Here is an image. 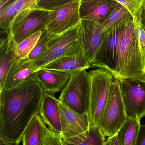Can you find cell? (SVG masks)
I'll return each instance as SVG.
<instances>
[{"instance_id": "cell-1", "label": "cell", "mask_w": 145, "mask_h": 145, "mask_svg": "<svg viewBox=\"0 0 145 145\" xmlns=\"http://www.w3.org/2000/svg\"><path fill=\"white\" fill-rule=\"evenodd\" d=\"M44 92L35 74L18 85L0 91V139L15 145L39 114Z\"/></svg>"}, {"instance_id": "cell-2", "label": "cell", "mask_w": 145, "mask_h": 145, "mask_svg": "<svg viewBox=\"0 0 145 145\" xmlns=\"http://www.w3.org/2000/svg\"><path fill=\"white\" fill-rule=\"evenodd\" d=\"M112 74L119 80L135 79L145 82V52L136 33L133 18L128 22L123 35Z\"/></svg>"}, {"instance_id": "cell-3", "label": "cell", "mask_w": 145, "mask_h": 145, "mask_svg": "<svg viewBox=\"0 0 145 145\" xmlns=\"http://www.w3.org/2000/svg\"><path fill=\"white\" fill-rule=\"evenodd\" d=\"M50 11L38 7L27 9L13 19L7 35L8 42L16 48L22 41L37 32L44 31L49 21Z\"/></svg>"}, {"instance_id": "cell-4", "label": "cell", "mask_w": 145, "mask_h": 145, "mask_svg": "<svg viewBox=\"0 0 145 145\" xmlns=\"http://www.w3.org/2000/svg\"><path fill=\"white\" fill-rule=\"evenodd\" d=\"M91 89L90 74L83 69L72 74L58 100L79 113L89 114Z\"/></svg>"}, {"instance_id": "cell-5", "label": "cell", "mask_w": 145, "mask_h": 145, "mask_svg": "<svg viewBox=\"0 0 145 145\" xmlns=\"http://www.w3.org/2000/svg\"><path fill=\"white\" fill-rule=\"evenodd\" d=\"M127 117L119 82L114 78L106 106L97 125L105 136L110 137L117 134Z\"/></svg>"}, {"instance_id": "cell-6", "label": "cell", "mask_w": 145, "mask_h": 145, "mask_svg": "<svg viewBox=\"0 0 145 145\" xmlns=\"http://www.w3.org/2000/svg\"><path fill=\"white\" fill-rule=\"evenodd\" d=\"M82 48L78 25L57 36L51 47L32 62V64L36 71L59 58L74 55Z\"/></svg>"}, {"instance_id": "cell-7", "label": "cell", "mask_w": 145, "mask_h": 145, "mask_svg": "<svg viewBox=\"0 0 145 145\" xmlns=\"http://www.w3.org/2000/svg\"><path fill=\"white\" fill-rule=\"evenodd\" d=\"M89 72L91 77L89 116L90 125H96L106 106L114 77L105 69H97Z\"/></svg>"}, {"instance_id": "cell-8", "label": "cell", "mask_w": 145, "mask_h": 145, "mask_svg": "<svg viewBox=\"0 0 145 145\" xmlns=\"http://www.w3.org/2000/svg\"><path fill=\"white\" fill-rule=\"evenodd\" d=\"M132 18L106 32L101 46L91 64V67L105 69L111 74L113 72L117 63L120 41L128 22Z\"/></svg>"}, {"instance_id": "cell-9", "label": "cell", "mask_w": 145, "mask_h": 145, "mask_svg": "<svg viewBox=\"0 0 145 145\" xmlns=\"http://www.w3.org/2000/svg\"><path fill=\"white\" fill-rule=\"evenodd\" d=\"M119 82L127 117L140 120L145 116V82L135 79Z\"/></svg>"}, {"instance_id": "cell-10", "label": "cell", "mask_w": 145, "mask_h": 145, "mask_svg": "<svg viewBox=\"0 0 145 145\" xmlns=\"http://www.w3.org/2000/svg\"><path fill=\"white\" fill-rule=\"evenodd\" d=\"M80 0H70L67 4L50 12L46 29L59 35L78 26L80 20Z\"/></svg>"}, {"instance_id": "cell-11", "label": "cell", "mask_w": 145, "mask_h": 145, "mask_svg": "<svg viewBox=\"0 0 145 145\" xmlns=\"http://www.w3.org/2000/svg\"><path fill=\"white\" fill-rule=\"evenodd\" d=\"M62 137L72 138L87 131L90 126L88 114H81L58 100Z\"/></svg>"}, {"instance_id": "cell-12", "label": "cell", "mask_w": 145, "mask_h": 145, "mask_svg": "<svg viewBox=\"0 0 145 145\" xmlns=\"http://www.w3.org/2000/svg\"><path fill=\"white\" fill-rule=\"evenodd\" d=\"M83 50L90 62H93L104 39L106 33H103L99 23L80 20L79 24Z\"/></svg>"}, {"instance_id": "cell-13", "label": "cell", "mask_w": 145, "mask_h": 145, "mask_svg": "<svg viewBox=\"0 0 145 145\" xmlns=\"http://www.w3.org/2000/svg\"><path fill=\"white\" fill-rule=\"evenodd\" d=\"M118 4L116 0H80V20L101 23Z\"/></svg>"}, {"instance_id": "cell-14", "label": "cell", "mask_w": 145, "mask_h": 145, "mask_svg": "<svg viewBox=\"0 0 145 145\" xmlns=\"http://www.w3.org/2000/svg\"><path fill=\"white\" fill-rule=\"evenodd\" d=\"M34 74L44 92L54 96L62 91L72 74L59 70L44 68L38 69Z\"/></svg>"}, {"instance_id": "cell-15", "label": "cell", "mask_w": 145, "mask_h": 145, "mask_svg": "<svg viewBox=\"0 0 145 145\" xmlns=\"http://www.w3.org/2000/svg\"><path fill=\"white\" fill-rule=\"evenodd\" d=\"M91 67L90 62L82 48L78 53L59 58L42 68L59 70L72 74Z\"/></svg>"}, {"instance_id": "cell-16", "label": "cell", "mask_w": 145, "mask_h": 145, "mask_svg": "<svg viewBox=\"0 0 145 145\" xmlns=\"http://www.w3.org/2000/svg\"><path fill=\"white\" fill-rule=\"evenodd\" d=\"M58 100L55 96L44 92L39 114L50 130L61 134V128Z\"/></svg>"}, {"instance_id": "cell-17", "label": "cell", "mask_w": 145, "mask_h": 145, "mask_svg": "<svg viewBox=\"0 0 145 145\" xmlns=\"http://www.w3.org/2000/svg\"><path fill=\"white\" fill-rule=\"evenodd\" d=\"M35 71L32 62L27 61L26 58L16 61L7 74L2 90L22 84L32 77Z\"/></svg>"}, {"instance_id": "cell-18", "label": "cell", "mask_w": 145, "mask_h": 145, "mask_svg": "<svg viewBox=\"0 0 145 145\" xmlns=\"http://www.w3.org/2000/svg\"><path fill=\"white\" fill-rule=\"evenodd\" d=\"M38 7L37 0H15L0 10L1 33H9L12 20L20 12L30 8Z\"/></svg>"}, {"instance_id": "cell-19", "label": "cell", "mask_w": 145, "mask_h": 145, "mask_svg": "<svg viewBox=\"0 0 145 145\" xmlns=\"http://www.w3.org/2000/svg\"><path fill=\"white\" fill-rule=\"evenodd\" d=\"M17 61L15 47L8 42L7 37L0 41V91L3 89L7 74Z\"/></svg>"}, {"instance_id": "cell-20", "label": "cell", "mask_w": 145, "mask_h": 145, "mask_svg": "<svg viewBox=\"0 0 145 145\" xmlns=\"http://www.w3.org/2000/svg\"><path fill=\"white\" fill-rule=\"evenodd\" d=\"M47 129L39 114H38L23 134L22 145H43V140Z\"/></svg>"}, {"instance_id": "cell-21", "label": "cell", "mask_w": 145, "mask_h": 145, "mask_svg": "<svg viewBox=\"0 0 145 145\" xmlns=\"http://www.w3.org/2000/svg\"><path fill=\"white\" fill-rule=\"evenodd\" d=\"M105 136L98 125H90L89 129L80 135L72 138H63L67 145H104Z\"/></svg>"}, {"instance_id": "cell-22", "label": "cell", "mask_w": 145, "mask_h": 145, "mask_svg": "<svg viewBox=\"0 0 145 145\" xmlns=\"http://www.w3.org/2000/svg\"><path fill=\"white\" fill-rule=\"evenodd\" d=\"M141 125L140 120L127 117L117 134L120 145H135Z\"/></svg>"}, {"instance_id": "cell-23", "label": "cell", "mask_w": 145, "mask_h": 145, "mask_svg": "<svg viewBox=\"0 0 145 145\" xmlns=\"http://www.w3.org/2000/svg\"><path fill=\"white\" fill-rule=\"evenodd\" d=\"M133 18L131 13L118 3L114 10L101 24L103 33H105L113 28L126 23Z\"/></svg>"}, {"instance_id": "cell-24", "label": "cell", "mask_w": 145, "mask_h": 145, "mask_svg": "<svg viewBox=\"0 0 145 145\" xmlns=\"http://www.w3.org/2000/svg\"><path fill=\"white\" fill-rule=\"evenodd\" d=\"M59 35L50 33L46 29L43 31L42 35L32 51L25 58L29 61L33 62L35 61L41 54L51 47L57 37Z\"/></svg>"}, {"instance_id": "cell-25", "label": "cell", "mask_w": 145, "mask_h": 145, "mask_svg": "<svg viewBox=\"0 0 145 145\" xmlns=\"http://www.w3.org/2000/svg\"><path fill=\"white\" fill-rule=\"evenodd\" d=\"M40 31L26 39L16 46L17 61L26 58L32 51L42 35Z\"/></svg>"}, {"instance_id": "cell-26", "label": "cell", "mask_w": 145, "mask_h": 145, "mask_svg": "<svg viewBox=\"0 0 145 145\" xmlns=\"http://www.w3.org/2000/svg\"><path fill=\"white\" fill-rule=\"evenodd\" d=\"M117 2L124 7L136 19L138 16L144 0H116Z\"/></svg>"}, {"instance_id": "cell-27", "label": "cell", "mask_w": 145, "mask_h": 145, "mask_svg": "<svg viewBox=\"0 0 145 145\" xmlns=\"http://www.w3.org/2000/svg\"><path fill=\"white\" fill-rule=\"evenodd\" d=\"M43 145H67L60 133L53 132L47 129L43 140Z\"/></svg>"}, {"instance_id": "cell-28", "label": "cell", "mask_w": 145, "mask_h": 145, "mask_svg": "<svg viewBox=\"0 0 145 145\" xmlns=\"http://www.w3.org/2000/svg\"><path fill=\"white\" fill-rule=\"evenodd\" d=\"M69 1L70 0H37V5L40 9L50 12Z\"/></svg>"}, {"instance_id": "cell-29", "label": "cell", "mask_w": 145, "mask_h": 145, "mask_svg": "<svg viewBox=\"0 0 145 145\" xmlns=\"http://www.w3.org/2000/svg\"><path fill=\"white\" fill-rule=\"evenodd\" d=\"M134 22L136 33L138 36L141 46L145 52V27L137 19H134Z\"/></svg>"}, {"instance_id": "cell-30", "label": "cell", "mask_w": 145, "mask_h": 145, "mask_svg": "<svg viewBox=\"0 0 145 145\" xmlns=\"http://www.w3.org/2000/svg\"><path fill=\"white\" fill-rule=\"evenodd\" d=\"M135 145H145V124L141 125Z\"/></svg>"}, {"instance_id": "cell-31", "label": "cell", "mask_w": 145, "mask_h": 145, "mask_svg": "<svg viewBox=\"0 0 145 145\" xmlns=\"http://www.w3.org/2000/svg\"><path fill=\"white\" fill-rule=\"evenodd\" d=\"M136 19L140 21L145 27V0H144L140 13Z\"/></svg>"}, {"instance_id": "cell-32", "label": "cell", "mask_w": 145, "mask_h": 145, "mask_svg": "<svg viewBox=\"0 0 145 145\" xmlns=\"http://www.w3.org/2000/svg\"><path fill=\"white\" fill-rule=\"evenodd\" d=\"M110 140V145H120L117 134L108 138Z\"/></svg>"}, {"instance_id": "cell-33", "label": "cell", "mask_w": 145, "mask_h": 145, "mask_svg": "<svg viewBox=\"0 0 145 145\" xmlns=\"http://www.w3.org/2000/svg\"><path fill=\"white\" fill-rule=\"evenodd\" d=\"M12 0H1L0 1V10L12 2Z\"/></svg>"}, {"instance_id": "cell-34", "label": "cell", "mask_w": 145, "mask_h": 145, "mask_svg": "<svg viewBox=\"0 0 145 145\" xmlns=\"http://www.w3.org/2000/svg\"><path fill=\"white\" fill-rule=\"evenodd\" d=\"M0 145H15L14 144H12L10 142H7L4 140L2 139H0Z\"/></svg>"}, {"instance_id": "cell-35", "label": "cell", "mask_w": 145, "mask_h": 145, "mask_svg": "<svg viewBox=\"0 0 145 145\" xmlns=\"http://www.w3.org/2000/svg\"><path fill=\"white\" fill-rule=\"evenodd\" d=\"M104 145H110V140H109V139H108L107 141H106L105 142Z\"/></svg>"}]
</instances>
